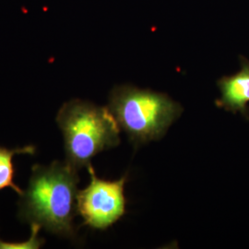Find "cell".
I'll list each match as a JSON object with an SVG mask.
<instances>
[{
    "instance_id": "6da1fadb",
    "label": "cell",
    "mask_w": 249,
    "mask_h": 249,
    "mask_svg": "<svg viewBox=\"0 0 249 249\" xmlns=\"http://www.w3.org/2000/svg\"><path fill=\"white\" fill-rule=\"evenodd\" d=\"M78 169L67 161L33 166L29 186L18 201V218L53 234L73 238L78 213Z\"/></svg>"
},
{
    "instance_id": "7a4b0ae2",
    "label": "cell",
    "mask_w": 249,
    "mask_h": 249,
    "mask_svg": "<svg viewBox=\"0 0 249 249\" xmlns=\"http://www.w3.org/2000/svg\"><path fill=\"white\" fill-rule=\"evenodd\" d=\"M62 131L67 160L76 169L87 167L101 151L120 143V126L108 107L71 100L56 116Z\"/></svg>"
},
{
    "instance_id": "3957f363",
    "label": "cell",
    "mask_w": 249,
    "mask_h": 249,
    "mask_svg": "<svg viewBox=\"0 0 249 249\" xmlns=\"http://www.w3.org/2000/svg\"><path fill=\"white\" fill-rule=\"evenodd\" d=\"M108 108L134 144L160 140L183 111L168 95L131 85L115 87Z\"/></svg>"
},
{
    "instance_id": "277c9868",
    "label": "cell",
    "mask_w": 249,
    "mask_h": 249,
    "mask_svg": "<svg viewBox=\"0 0 249 249\" xmlns=\"http://www.w3.org/2000/svg\"><path fill=\"white\" fill-rule=\"evenodd\" d=\"M90 182L78 193V213L90 228L106 230L125 213L124 183L126 176L116 181L99 178L91 164L87 166Z\"/></svg>"
},
{
    "instance_id": "5b68a950",
    "label": "cell",
    "mask_w": 249,
    "mask_h": 249,
    "mask_svg": "<svg viewBox=\"0 0 249 249\" xmlns=\"http://www.w3.org/2000/svg\"><path fill=\"white\" fill-rule=\"evenodd\" d=\"M240 71L218 80L221 97L215 101L216 106L233 114L240 113L249 118V60L241 56Z\"/></svg>"
},
{
    "instance_id": "8992f818",
    "label": "cell",
    "mask_w": 249,
    "mask_h": 249,
    "mask_svg": "<svg viewBox=\"0 0 249 249\" xmlns=\"http://www.w3.org/2000/svg\"><path fill=\"white\" fill-rule=\"evenodd\" d=\"M36 147L25 146L23 148L8 149L0 146V190L10 187L19 196L23 194V190L15 184V167L13 158L16 154H35Z\"/></svg>"
},
{
    "instance_id": "52a82bcc",
    "label": "cell",
    "mask_w": 249,
    "mask_h": 249,
    "mask_svg": "<svg viewBox=\"0 0 249 249\" xmlns=\"http://www.w3.org/2000/svg\"><path fill=\"white\" fill-rule=\"evenodd\" d=\"M41 226L38 224H32V235L29 241L24 243H6L0 240V249H39L45 240L38 236Z\"/></svg>"
}]
</instances>
